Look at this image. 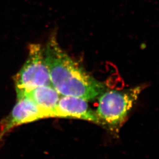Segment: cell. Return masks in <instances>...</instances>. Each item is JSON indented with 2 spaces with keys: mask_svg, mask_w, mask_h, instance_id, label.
Masks as SVG:
<instances>
[{
  "mask_svg": "<svg viewBox=\"0 0 159 159\" xmlns=\"http://www.w3.org/2000/svg\"><path fill=\"white\" fill-rule=\"evenodd\" d=\"M51 85L61 96L80 97L87 101L100 96L106 90L60 46L54 35L44 48Z\"/></svg>",
  "mask_w": 159,
  "mask_h": 159,
  "instance_id": "obj_1",
  "label": "cell"
},
{
  "mask_svg": "<svg viewBox=\"0 0 159 159\" xmlns=\"http://www.w3.org/2000/svg\"><path fill=\"white\" fill-rule=\"evenodd\" d=\"M143 90L142 86L125 90L104 91L98 97L97 108L100 125L117 133Z\"/></svg>",
  "mask_w": 159,
  "mask_h": 159,
  "instance_id": "obj_2",
  "label": "cell"
},
{
  "mask_svg": "<svg viewBox=\"0 0 159 159\" xmlns=\"http://www.w3.org/2000/svg\"><path fill=\"white\" fill-rule=\"evenodd\" d=\"M17 95L42 85H51L44 49L39 44L29 46V56L14 78Z\"/></svg>",
  "mask_w": 159,
  "mask_h": 159,
  "instance_id": "obj_3",
  "label": "cell"
},
{
  "mask_svg": "<svg viewBox=\"0 0 159 159\" xmlns=\"http://www.w3.org/2000/svg\"><path fill=\"white\" fill-rule=\"evenodd\" d=\"M46 118H50L48 114L30 98H17L11 113L0 122V148L8 133L16 127Z\"/></svg>",
  "mask_w": 159,
  "mask_h": 159,
  "instance_id": "obj_4",
  "label": "cell"
},
{
  "mask_svg": "<svg viewBox=\"0 0 159 159\" xmlns=\"http://www.w3.org/2000/svg\"><path fill=\"white\" fill-rule=\"evenodd\" d=\"M56 117L83 120L100 125L96 111L85 99L73 96L60 97L56 108Z\"/></svg>",
  "mask_w": 159,
  "mask_h": 159,
  "instance_id": "obj_5",
  "label": "cell"
},
{
  "mask_svg": "<svg viewBox=\"0 0 159 159\" xmlns=\"http://www.w3.org/2000/svg\"><path fill=\"white\" fill-rule=\"evenodd\" d=\"M61 96L51 85H42L17 95V98L27 97L45 111L49 117H56V108Z\"/></svg>",
  "mask_w": 159,
  "mask_h": 159,
  "instance_id": "obj_6",
  "label": "cell"
}]
</instances>
